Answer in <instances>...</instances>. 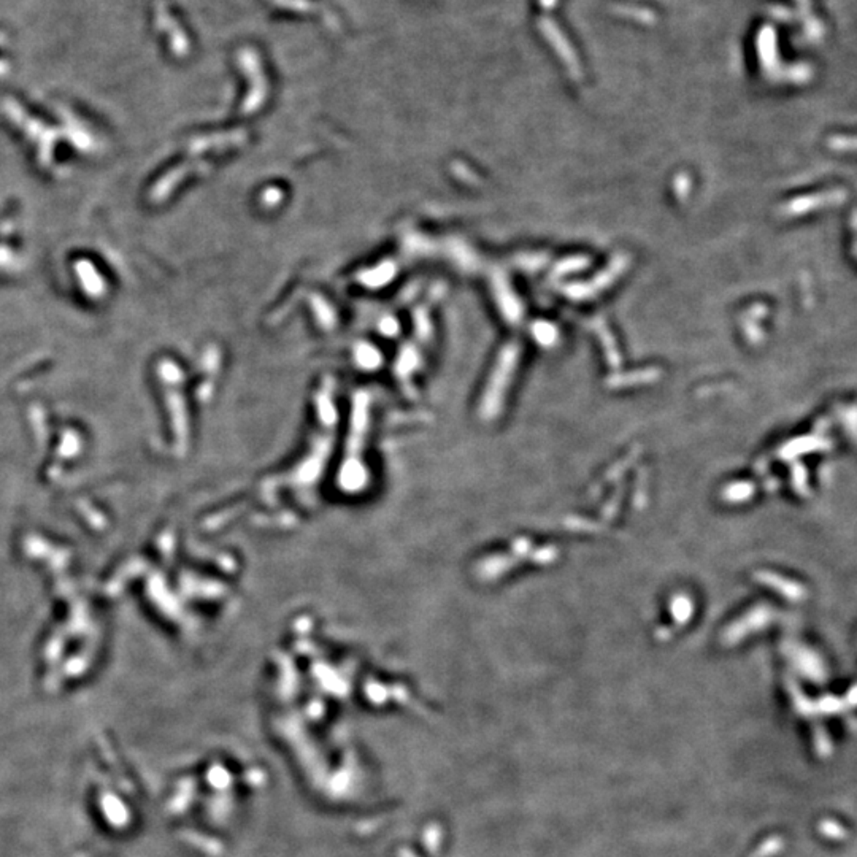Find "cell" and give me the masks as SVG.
Instances as JSON below:
<instances>
[{"instance_id": "obj_3", "label": "cell", "mask_w": 857, "mask_h": 857, "mask_svg": "<svg viewBox=\"0 0 857 857\" xmlns=\"http://www.w3.org/2000/svg\"><path fill=\"white\" fill-rule=\"evenodd\" d=\"M156 10L159 26L162 27L167 32V36H169L170 47L174 50V53L176 56H186L189 51H191V42H189L186 32L183 31L181 26L178 24L174 16L170 15V11L164 2H159Z\"/></svg>"}, {"instance_id": "obj_2", "label": "cell", "mask_w": 857, "mask_h": 857, "mask_svg": "<svg viewBox=\"0 0 857 857\" xmlns=\"http://www.w3.org/2000/svg\"><path fill=\"white\" fill-rule=\"evenodd\" d=\"M275 8L291 11L296 15H307L316 16L323 21V24L333 32L343 31V22L340 16L335 13V10L319 0H267Z\"/></svg>"}, {"instance_id": "obj_1", "label": "cell", "mask_w": 857, "mask_h": 857, "mask_svg": "<svg viewBox=\"0 0 857 857\" xmlns=\"http://www.w3.org/2000/svg\"><path fill=\"white\" fill-rule=\"evenodd\" d=\"M237 64L243 70L246 79H248V91H246L245 99L241 102V114H252L268 99V78L266 70H264L261 54L257 53L256 48L245 47L238 50Z\"/></svg>"}]
</instances>
